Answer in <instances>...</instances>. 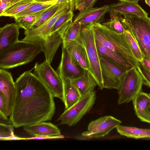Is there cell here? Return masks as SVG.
Listing matches in <instances>:
<instances>
[{
	"instance_id": "6da1fadb",
	"label": "cell",
	"mask_w": 150,
	"mask_h": 150,
	"mask_svg": "<svg viewBox=\"0 0 150 150\" xmlns=\"http://www.w3.org/2000/svg\"><path fill=\"white\" fill-rule=\"evenodd\" d=\"M16 94L9 120L16 128L51 120L55 111L54 96L35 74L26 71L15 82Z\"/></svg>"
},
{
	"instance_id": "7a4b0ae2",
	"label": "cell",
	"mask_w": 150,
	"mask_h": 150,
	"mask_svg": "<svg viewBox=\"0 0 150 150\" xmlns=\"http://www.w3.org/2000/svg\"><path fill=\"white\" fill-rule=\"evenodd\" d=\"M42 50V44L19 40L0 51V68L8 69L26 64Z\"/></svg>"
},
{
	"instance_id": "3957f363",
	"label": "cell",
	"mask_w": 150,
	"mask_h": 150,
	"mask_svg": "<svg viewBox=\"0 0 150 150\" xmlns=\"http://www.w3.org/2000/svg\"><path fill=\"white\" fill-rule=\"evenodd\" d=\"M96 39L111 50L124 57L137 67L139 62L134 57L125 34L114 32L101 23L92 25Z\"/></svg>"
},
{
	"instance_id": "277c9868",
	"label": "cell",
	"mask_w": 150,
	"mask_h": 150,
	"mask_svg": "<svg viewBox=\"0 0 150 150\" xmlns=\"http://www.w3.org/2000/svg\"><path fill=\"white\" fill-rule=\"evenodd\" d=\"M123 16L120 15V17L125 28L134 38L143 57L150 59V18L132 14Z\"/></svg>"
},
{
	"instance_id": "5b68a950",
	"label": "cell",
	"mask_w": 150,
	"mask_h": 150,
	"mask_svg": "<svg viewBox=\"0 0 150 150\" xmlns=\"http://www.w3.org/2000/svg\"><path fill=\"white\" fill-rule=\"evenodd\" d=\"M93 25L82 27L80 34L75 41L85 48L89 62L90 71L96 80L100 89L103 90L104 88L100 57L96 45Z\"/></svg>"
},
{
	"instance_id": "8992f818",
	"label": "cell",
	"mask_w": 150,
	"mask_h": 150,
	"mask_svg": "<svg viewBox=\"0 0 150 150\" xmlns=\"http://www.w3.org/2000/svg\"><path fill=\"white\" fill-rule=\"evenodd\" d=\"M96 94L95 91L82 96L74 104L64 110L57 119L60 125L69 126L74 125L92 108L95 103Z\"/></svg>"
},
{
	"instance_id": "52a82bcc",
	"label": "cell",
	"mask_w": 150,
	"mask_h": 150,
	"mask_svg": "<svg viewBox=\"0 0 150 150\" xmlns=\"http://www.w3.org/2000/svg\"><path fill=\"white\" fill-rule=\"evenodd\" d=\"M143 84V79L137 68L127 71L118 90V104L132 101L142 91Z\"/></svg>"
},
{
	"instance_id": "ba28073f",
	"label": "cell",
	"mask_w": 150,
	"mask_h": 150,
	"mask_svg": "<svg viewBox=\"0 0 150 150\" xmlns=\"http://www.w3.org/2000/svg\"><path fill=\"white\" fill-rule=\"evenodd\" d=\"M45 60L43 62H36L34 69L35 74L49 89L54 97L63 102L64 100L63 82L56 71Z\"/></svg>"
},
{
	"instance_id": "9c48e42d",
	"label": "cell",
	"mask_w": 150,
	"mask_h": 150,
	"mask_svg": "<svg viewBox=\"0 0 150 150\" xmlns=\"http://www.w3.org/2000/svg\"><path fill=\"white\" fill-rule=\"evenodd\" d=\"M70 10V2L59 4L55 14L44 24L34 29L25 30V37L22 40L43 44L49 38L53 25L61 16Z\"/></svg>"
},
{
	"instance_id": "30bf717a",
	"label": "cell",
	"mask_w": 150,
	"mask_h": 150,
	"mask_svg": "<svg viewBox=\"0 0 150 150\" xmlns=\"http://www.w3.org/2000/svg\"><path fill=\"white\" fill-rule=\"evenodd\" d=\"M103 88L118 90L127 71L99 56Z\"/></svg>"
},
{
	"instance_id": "8fae6325",
	"label": "cell",
	"mask_w": 150,
	"mask_h": 150,
	"mask_svg": "<svg viewBox=\"0 0 150 150\" xmlns=\"http://www.w3.org/2000/svg\"><path fill=\"white\" fill-rule=\"evenodd\" d=\"M121 121L111 116H105L92 120L89 124L87 130L82 134L89 139L97 138L108 135L121 123Z\"/></svg>"
},
{
	"instance_id": "7c38bea8",
	"label": "cell",
	"mask_w": 150,
	"mask_h": 150,
	"mask_svg": "<svg viewBox=\"0 0 150 150\" xmlns=\"http://www.w3.org/2000/svg\"><path fill=\"white\" fill-rule=\"evenodd\" d=\"M16 92L15 82L11 73L0 69V92L3 94L6 104V115L8 117L11 113Z\"/></svg>"
},
{
	"instance_id": "4fadbf2b",
	"label": "cell",
	"mask_w": 150,
	"mask_h": 150,
	"mask_svg": "<svg viewBox=\"0 0 150 150\" xmlns=\"http://www.w3.org/2000/svg\"><path fill=\"white\" fill-rule=\"evenodd\" d=\"M84 71L74 61L66 48L62 45L61 59L56 70L61 79L76 78L81 76Z\"/></svg>"
},
{
	"instance_id": "5bb4252c",
	"label": "cell",
	"mask_w": 150,
	"mask_h": 150,
	"mask_svg": "<svg viewBox=\"0 0 150 150\" xmlns=\"http://www.w3.org/2000/svg\"><path fill=\"white\" fill-rule=\"evenodd\" d=\"M108 5L100 7H92L79 12L74 18L73 22L80 24L82 27L95 23H101L104 20L105 16L109 12Z\"/></svg>"
},
{
	"instance_id": "9a60e30c",
	"label": "cell",
	"mask_w": 150,
	"mask_h": 150,
	"mask_svg": "<svg viewBox=\"0 0 150 150\" xmlns=\"http://www.w3.org/2000/svg\"><path fill=\"white\" fill-rule=\"evenodd\" d=\"M96 43L99 56L113 62L126 71L137 68L125 57L108 49L96 39Z\"/></svg>"
},
{
	"instance_id": "2e32d148",
	"label": "cell",
	"mask_w": 150,
	"mask_h": 150,
	"mask_svg": "<svg viewBox=\"0 0 150 150\" xmlns=\"http://www.w3.org/2000/svg\"><path fill=\"white\" fill-rule=\"evenodd\" d=\"M109 12L120 15H134L142 17H148V14L138 4L126 1L108 5Z\"/></svg>"
},
{
	"instance_id": "e0dca14e",
	"label": "cell",
	"mask_w": 150,
	"mask_h": 150,
	"mask_svg": "<svg viewBox=\"0 0 150 150\" xmlns=\"http://www.w3.org/2000/svg\"><path fill=\"white\" fill-rule=\"evenodd\" d=\"M24 130L29 135L35 136H55L60 135V130L50 122H43L25 126Z\"/></svg>"
},
{
	"instance_id": "ac0fdd59",
	"label": "cell",
	"mask_w": 150,
	"mask_h": 150,
	"mask_svg": "<svg viewBox=\"0 0 150 150\" xmlns=\"http://www.w3.org/2000/svg\"><path fill=\"white\" fill-rule=\"evenodd\" d=\"M72 83L78 90L81 96L91 93L98 85L95 77L88 70H84L83 74L76 78L70 79Z\"/></svg>"
},
{
	"instance_id": "d6986e66",
	"label": "cell",
	"mask_w": 150,
	"mask_h": 150,
	"mask_svg": "<svg viewBox=\"0 0 150 150\" xmlns=\"http://www.w3.org/2000/svg\"><path fill=\"white\" fill-rule=\"evenodd\" d=\"M20 28L15 23L7 24L0 28V51L18 41Z\"/></svg>"
},
{
	"instance_id": "ffe728a7",
	"label": "cell",
	"mask_w": 150,
	"mask_h": 150,
	"mask_svg": "<svg viewBox=\"0 0 150 150\" xmlns=\"http://www.w3.org/2000/svg\"><path fill=\"white\" fill-rule=\"evenodd\" d=\"M74 61L84 70L90 71L89 62L84 47L75 40L66 47Z\"/></svg>"
},
{
	"instance_id": "44dd1931",
	"label": "cell",
	"mask_w": 150,
	"mask_h": 150,
	"mask_svg": "<svg viewBox=\"0 0 150 150\" xmlns=\"http://www.w3.org/2000/svg\"><path fill=\"white\" fill-rule=\"evenodd\" d=\"M63 86L64 100L65 110L75 103L81 97L78 89L71 83L70 79L62 80Z\"/></svg>"
},
{
	"instance_id": "7402d4cb",
	"label": "cell",
	"mask_w": 150,
	"mask_h": 150,
	"mask_svg": "<svg viewBox=\"0 0 150 150\" xmlns=\"http://www.w3.org/2000/svg\"><path fill=\"white\" fill-rule=\"evenodd\" d=\"M117 132L121 135L129 138L139 139L150 138V129L123 126L120 125L116 127Z\"/></svg>"
},
{
	"instance_id": "603a6c76",
	"label": "cell",
	"mask_w": 150,
	"mask_h": 150,
	"mask_svg": "<svg viewBox=\"0 0 150 150\" xmlns=\"http://www.w3.org/2000/svg\"><path fill=\"white\" fill-rule=\"evenodd\" d=\"M132 101L135 114L140 120L150 107V96L141 91Z\"/></svg>"
},
{
	"instance_id": "cb8c5ba5",
	"label": "cell",
	"mask_w": 150,
	"mask_h": 150,
	"mask_svg": "<svg viewBox=\"0 0 150 150\" xmlns=\"http://www.w3.org/2000/svg\"><path fill=\"white\" fill-rule=\"evenodd\" d=\"M82 28V26L77 23H71L64 31L62 46L66 47L75 41L79 35Z\"/></svg>"
},
{
	"instance_id": "d4e9b609",
	"label": "cell",
	"mask_w": 150,
	"mask_h": 150,
	"mask_svg": "<svg viewBox=\"0 0 150 150\" xmlns=\"http://www.w3.org/2000/svg\"><path fill=\"white\" fill-rule=\"evenodd\" d=\"M54 4H55V1L46 2H33L26 8L15 15L13 17L36 15Z\"/></svg>"
},
{
	"instance_id": "484cf974",
	"label": "cell",
	"mask_w": 150,
	"mask_h": 150,
	"mask_svg": "<svg viewBox=\"0 0 150 150\" xmlns=\"http://www.w3.org/2000/svg\"><path fill=\"white\" fill-rule=\"evenodd\" d=\"M34 0H22L16 2L8 7L0 16L13 17L22 11L33 3Z\"/></svg>"
},
{
	"instance_id": "4316f807",
	"label": "cell",
	"mask_w": 150,
	"mask_h": 150,
	"mask_svg": "<svg viewBox=\"0 0 150 150\" xmlns=\"http://www.w3.org/2000/svg\"><path fill=\"white\" fill-rule=\"evenodd\" d=\"M46 9L36 15L14 17L15 23L18 25L20 28H23L25 30H29L31 28Z\"/></svg>"
},
{
	"instance_id": "83f0119b",
	"label": "cell",
	"mask_w": 150,
	"mask_h": 150,
	"mask_svg": "<svg viewBox=\"0 0 150 150\" xmlns=\"http://www.w3.org/2000/svg\"><path fill=\"white\" fill-rule=\"evenodd\" d=\"M74 16L73 11L69 10L60 17L52 27L49 37L66 28L72 22Z\"/></svg>"
},
{
	"instance_id": "f1b7e54d",
	"label": "cell",
	"mask_w": 150,
	"mask_h": 150,
	"mask_svg": "<svg viewBox=\"0 0 150 150\" xmlns=\"http://www.w3.org/2000/svg\"><path fill=\"white\" fill-rule=\"evenodd\" d=\"M14 126L12 125L0 123L1 141L20 140V137L15 135L14 133Z\"/></svg>"
},
{
	"instance_id": "f546056e",
	"label": "cell",
	"mask_w": 150,
	"mask_h": 150,
	"mask_svg": "<svg viewBox=\"0 0 150 150\" xmlns=\"http://www.w3.org/2000/svg\"><path fill=\"white\" fill-rule=\"evenodd\" d=\"M58 8L59 4H54L47 9L29 30L35 29L44 24L55 14Z\"/></svg>"
},
{
	"instance_id": "4dcf8cb0",
	"label": "cell",
	"mask_w": 150,
	"mask_h": 150,
	"mask_svg": "<svg viewBox=\"0 0 150 150\" xmlns=\"http://www.w3.org/2000/svg\"><path fill=\"white\" fill-rule=\"evenodd\" d=\"M125 34L134 57L139 62H142L143 56L136 40L130 33L126 29Z\"/></svg>"
},
{
	"instance_id": "1f68e13d",
	"label": "cell",
	"mask_w": 150,
	"mask_h": 150,
	"mask_svg": "<svg viewBox=\"0 0 150 150\" xmlns=\"http://www.w3.org/2000/svg\"><path fill=\"white\" fill-rule=\"evenodd\" d=\"M112 18L110 21L103 23L101 24L117 33L120 34H125V29L121 22L120 16L117 15Z\"/></svg>"
},
{
	"instance_id": "d6a6232c",
	"label": "cell",
	"mask_w": 150,
	"mask_h": 150,
	"mask_svg": "<svg viewBox=\"0 0 150 150\" xmlns=\"http://www.w3.org/2000/svg\"><path fill=\"white\" fill-rule=\"evenodd\" d=\"M137 68L142 77L143 84L150 88V71L140 62Z\"/></svg>"
},
{
	"instance_id": "836d02e7",
	"label": "cell",
	"mask_w": 150,
	"mask_h": 150,
	"mask_svg": "<svg viewBox=\"0 0 150 150\" xmlns=\"http://www.w3.org/2000/svg\"><path fill=\"white\" fill-rule=\"evenodd\" d=\"M0 119L4 120H8L6 115V107L4 96L0 92Z\"/></svg>"
},
{
	"instance_id": "e575fe53",
	"label": "cell",
	"mask_w": 150,
	"mask_h": 150,
	"mask_svg": "<svg viewBox=\"0 0 150 150\" xmlns=\"http://www.w3.org/2000/svg\"><path fill=\"white\" fill-rule=\"evenodd\" d=\"M64 138V135L61 134L55 136H35L28 138L21 137L20 140L53 139H63Z\"/></svg>"
},
{
	"instance_id": "d590c367",
	"label": "cell",
	"mask_w": 150,
	"mask_h": 150,
	"mask_svg": "<svg viewBox=\"0 0 150 150\" xmlns=\"http://www.w3.org/2000/svg\"><path fill=\"white\" fill-rule=\"evenodd\" d=\"M86 0H75V8L79 12L84 9L85 2Z\"/></svg>"
},
{
	"instance_id": "8d00e7d4",
	"label": "cell",
	"mask_w": 150,
	"mask_h": 150,
	"mask_svg": "<svg viewBox=\"0 0 150 150\" xmlns=\"http://www.w3.org/2000/svg\"><path fill=\"white\" fill-rule=\"evenodd\" d=\"M98 0H86L85 2L84 9L83 11L93 7Z\"/></svg>"
},
{
	"instance_id": "74e56055",
	"label": "cell",
	"mask_w": 150,
	"mask_h": 150,
	"mask_svg": "<svg viewBox=\"0 0 150 150\" xmlns=\"http://www.w3.org/2000/svg\"><path fill=\"white\" fill-rule=\"evenodd\" d=\"M141 121L150 123V107L148 108Z\"/></svg>"
},
{
	"instance_id": "f35d334b",
	"label": "cell",
	"mask_w": 150,
	"mask_h": 150,
	"mask_svg": "<svg viewBox=\"0 0 150 150\" xmlns=\"http://www.w3.org/2000/svg\"><path fill=\"white\" fill-rule=\"evenodd\" d=\"M141 63L145 67L150 71V59H147L144 57Z\"/></svg>"
},
{
	"instance_id": "ab89813d",
	"label": "cell",
	"mask_w": 150,
	"mask_h": 150,
	"mask_svg": "<svg viewBox=\"0 0 150 150\" xmlns=\"http://www.w3.org/2000/svg\"><path fill=\"white\" fill-rule=\"evenodd\" d=\"M6 5L7 8L10 6L22 0H4Z\"/></svg>"
},
{
	"instance_id": "60d3db41",
	"label": "cell",
	"mask_w": 150,
	"mask_h": 150,
	"mask_svg": "<svg viewBox=\"0 0 150 150\" xmlns=\"http://www.w3.org/2000/svg\"><path fill=\"white\" fill-rule=\"evenodd\" d=\"M75 8V0H70V10L73 11Z\"/></svg>"
},
{
	"instance_id": "b9f144b4",
	"label": "cell",
	"mask_w": 150,
	"mask_h": 150,
	"mask_svg": "<svg viewBox=\"0 0 150 150\" xmlns=\"http://www.w3.org/2000/svg\"><path fill=\"white\" fill-rule=\"evenodd\" d=\"M70 0H55V4H60L62 3L70 2Z\"/></svg>"
},
{
	"instance_id": "7bdbcfd3",
	"label": "cell",
	"mask_w": 150,
	"mask_h": 150,
	"mask_svg": "<svg viewBox=\"0 0 150 150\" xmlns=\"http://www.w3.org/2000/svg\"><path fill=\"white\" fill-rule=\"evenodd\" d=\"M55 0H34V2H52L55 1Z\"/></svg>"
},
{
	"instance_id": "ee69618b",
	"label": "cell",
	"mask_w": 150,
	"mask_h": 150,
	"mask_svg": "<svg viewBox=\"0 0 150 150\" xmlns=\"http://www.w3.org/2000/svg\"><path fill=\"white\" fill-rule=\"evenodd\" d=\"M124 1L133 2V3H138V2L140 0H124Z\"/></svg>"
},
{
	"instance_id": "f6af8a7d",
	"label": "cell",
	"mask_w": 150,
	"mask_h": 150,
	"mask_svg": "<svg viewBox=\"0 0 150 150\" xmlns=\"http://www.w3.org/2000/svg\"><path fill=\"white\" fill-rule=\"evenodd\" d=\"M146 4L150 7V0H144Z\"/></svg>"
},
{
	"instance_id": "bcb514c9",
	"label": "cell",
	"mask_w": 150,
	"mask_h": 150,
	"mask_svg": "<svg viewBox=\"0 0 150 150\" xmlns=\"http://www.w3.org/2000/svg\"><path fill=\"white\" fill-rule=\"evenodd\" d=\"M120 1L121 2L124 1V0H118Z\"/></svg>"
},
{
	"instance_id": "7dc6e473",
	"label": "cell",
	"mask_w": 150,
	"mask_h": 150,
	"mask_svg": "<svg viewBox=\"0 0 150 150\" xmlns=\"http://www.w3.org/2000/svg\"><path fill=\"white\" fill-rule=\"evenodd\" d=\"M149 95L150 96V93L149 94Z\"/></svg>"
}]
</instances>
